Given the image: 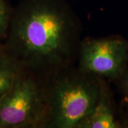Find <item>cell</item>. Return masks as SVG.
Instances as JSON below:
<instances>
[{
  "label": "cell",
  "mask_w": 128,
  "mask_h": 128,
  "mask_svg": "<svg viewBox=\"0 0 128 128\" xmlns=\"http://www.w3.org/2000/svg\"><path fill=\"white\" fill-rule=\"evenodd\" d=\"M121 124L115 118L109 90L102 80L99 100L91 114L88 115L78 128H118Z\"/></svg>",
  "instance_id": "obj_5"
},
{
  "label": "cell",
  "mask_w": 128,
  "mask_h": 128,
  "mask_svg": "<svg viewBox=\"0 0 128 128\" xmlns=\"http://www.w3.org/2000/svg\"><path fill=\"white\" fill-rule=\"evenodd\" d=\"M12 12L6 0H0V38L4 37L9 28Z\"/></svg>",
  "instance_id": "obj_7"
},
{
  "label": "cell",
  "mask_w": 128,
  "mask_h": 128,
  "mask_svg": "<svg viewBox=\"0 0 128 128\" xmlns=\"http://www.w3.org/2000/svg\"><path fill=\"white\" fill-rule=\"evenodd\" d=\"M68 66L50 73L44 84L48 109L47 128H78L99 100L100 77Z\"/></svg>",
  "instance_id": "obj_2"
},
{
  "label": "cell",
  "mask_w": 128,
  "mask_h": 128,
  "mask_svg": "<svg viewBox=\"0 0 128 128\" xmlns=\"http://www.w3.org/2000/svg\"><path fill=\"white\" fill-rule=\"evenodd\" d=\"M22 68L5 52L0 54V100L12 87Z\"/></svg>",
  "instance_id": "obj_6"
},
{
  "label": "cell",
  "mask_w": 128,
  "mask_h": 128,
  "mask_svg": "<svg viewBox=\"0 0 128 128\" xmlns=\"http://www.w3.org/2000/svg\"><path fill=\"white\" fill-rule=\"evenodd\" d=\"M121 90L124 100L128 103V71H126L122 76Z\"/></svg>",
  "instance_id": "obj_8"
},
{
  "label": "cell",
  "mask_w": 128,
  "mask_h": 128,
  "mask_svg": "<svg viewBox=\"0 0 128 128\" xmlns=\"http://www.w3.org/2000/svg\"><path fill=\"white\" fill-rule=\"evenodd\" d=\"M3 52V47L2 46H0V54Z\"/></svg>",
  "instance_id": "obj_9"
},
{
  "label": "cell",
  "mask_w": 128,
  "mask_h": 128,
  "mask_svg": "<svg viewBox=\"0 0 128 128\" xmlns=\"http://www.w3.org/2000/svg\"><path fill=\"white\" fill-rule=\"evenodd\" d=\"M44 84L37 74L22 69L0 100V128H47Z\"/></svg>",
  "instance_id": "obj_3"
},
{
  "label": "cell",
  "mask_w": 128,
  "mask_h": 128,
  "mask_svg": "<svg viewBox=\"0 0 128 128\" xmlns=\"http://www.w3.org/2000/svg\"><path fill=\"white\" fill-rule=\"evenodd\" d=\"M80 34L64 0H22L12 13L3 50L22 69L50 74L68 66Z\"/></svg>",
  "instance_id": "obj_1"
},
{
  "label": "cell",
  "mask_w": 128,
  "mask_h": 128,
  "mask_svg": "<svg viewBox=\"0 0 128 128\" xmlns=\"http://www.w3.org/2000/svg\"><path fill=\"white\" fill-rule=\"evenodd\" d=\"M128 63V42L120 37L86 38L80 46L79 68L111 79L121 78Z\"/></svg>",
  "instance_id": "obj_4"
}]
</instances>
